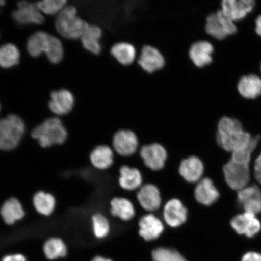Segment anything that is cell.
Listing matches in <instances>:
<instances>
[{"label":"cell","mask_w":261,"mask_h":261,"mask_svg":"<svg viewBox=\"0 0 261 261\" xmlns=\"http://www.w3.org/2000/svg\"><path fill=\"white\" fill-rule=\"evenodd\" d=\"M74 102V96L70 90H55L50 93L48 108L55 115L62 116L69 114L73 110Z\"/></svg>","instance_id":"2e32d148"},{"label":"cell","mask_w":261,"mask_h":261,"mask_svg":"<svg viewBox=\"0 0 261 261\" xmlns=\"http://www.w3.org/2000/svg\"><path fill=\"white\" fill-rule=\"evenodd\" d=\"M260 70H261V66H260Z\"/></svg>","instance_id":"7bdbcfd3"},{"label":"cell","mask_w":261,"mask_h":261,"mask_svg":"<svg viewBox=\"0 0 261 261\" xmlns=\"http://www.w3.org/2000/svg\"><path fill=\"white\" fill-rule=\"evenodd\" d=\"M0 110H1V104H0Z\"/></svg>","instance_id":"b9f144b4"},{"label":"cell","mask_w":261,"mask_h":261,"mask_svg":"<svg viewBox=\"0 0 261 261\" xmlns=\"http://www.w3.org/2000/svg\"><path fill=\"white\" fill-rule=\"evenodd\" d=\"M138 50L136 63L148 74H154L161 71L166 65V59L159 48L151 45H144Z\"/></svg>","instance_id":"52a82bcc"},{"label":"cell","mask_w":261,"mask_h":261,"mask_svg":"<svg viewBox=\"0 0 261 261\" xmlns=\"http://www.w3.org/2000/svg\"><path fill=\"white\" fill-rule=\"evenodd\" d=\"M67 3V0H42L36 5L42 14L53 16L57 15Z\"/></svg>","instance_id":"d6a6232c"},{"label":"cell","mask_w":261,"mask_h":261,"mask_svg":"<svg viewBox=\"0 0 261 261\" xmlns=\"http://www.w3.org/2000/svg\"><path fill=\"white\" fill-rule=\"evenodd\" d=\"M195 197L199 203L206 205L213 204L220 197V192L210 178L200 179L196 186Z\"/></svg>","instance_id":"ffe728a7"},{"label":"cell","mask_w":261,"mask_h":261,"mask_svg":"<svg viewBox=\"0 0 261 261\" xmlns=\"http://www.w3.org/2000/svg\"><path fill=\"white\" fill-rule=\"evenodd\" d=\"M5 5L6 1L5 0H0V8L3 7Z\"/></svg>","instance_id":"60d3db41"},{"label":"cell","mask_w":261,"mask_h":261,"mask_svg":"<svg viewBox=\"0 0 261 261\" xmlns=\"http://www.w3.org/2000/svg\"><path fill=\"white\" fill-rule=\"evenodd\" d=\"M237 202L245 212L256 215L261 213V190L257 185L247 186L238 191Z\"/></svg>","instance_id":"5bb4252c"},{"label":"cell","mask_w":261,"mask_h":261,"mask_svg":"<svg viewBox=\"0 0 261 261\" xmlns=\"http://www.w3.org/2000/svg\"><path fill=\"white\" fill-rule=\"evenodd\" d=\"M255 31L261 37V15L257 16L255 21Z\"/></svg>","instance_id":"f35d334b"},{"label":"cell","mask_w":261,"mask_h":261,"mask_svg":"<svg viewBox=\"0 0 261 261\" xmlns=\"http://www.w3.org/2000/svg\"><path fill=\"white\" fill-rule=\"evenodd\" d=\"M25 132L24 120L15 114L0 119V150L12 151L19 145Z\"/></svg>","instance_id":"5b68a950"},{"label":"cell","mask_w":261,"mask_h":261,"mask_svg":"<svg viewBox=\"0 0 261 261\" xmlns=\"http://www.w3.org/2000/svg\"><path fill=\"white\" fill-rule=\"evenodd\" d=\"M260 139V136H253L252 140L247 145L231 152L232 155L231 159L238 163L249 165L253 152L258 145Z\"/></svg>","instance_id":"1f68e13d"},{"label":"cell","mask_w":261,"mask_h":261,"mask_svg":"<svg viewBox=\"0 0 261 261\" xmlns=\"http://www.w3.org/2000/svg\"><path fill=\"white\" fill-rule=\"evenodd\" d=\"M254 176L257 182L261 185V152L254 161Z\"/></svg>","instance_id":"8d00e7d4"},{"label":"cell","mask_w":261,"mask_h":261,"mask_svg":"<svg viewBox=\"0 0 261 261\" xmlns=\"http://www.w3.org/2000/svg\"><path fill=\"white\" fill-rule=\"evenodd\" d=\"M26 49L33 58L45 54L49 62L54 64L60 63L64 56V45L60 39L44 31L33 34L27 41Z\"/></svg>","instance_id":"7a4b0ae2"},{"label":"cell","mask_w":261,"mask_h":261,"mask_svg":"<svg viewBox=\"0 0 261 261\" xmlns=\"http://www.w3.org/2000/svg\"><path fill=\"white\" fill-rule=\"evenodd\" d=\"M230 225L239 236L249 238L256 237L261 230V223L256 215L245 212L234 217Z\"/></svg>","instance_id":"7c38bea8"},{"label":"cell","mask_w":261,"mask_h":261,"mask_svg":"<svg viewBox=\"0 0 261 261\" xmlns=\"http://www.w3.org/2000/svg\"><path fill=\"white\" fill-rule=\"evenodd\" d=\"M204 31L212 40L223 41L236 34L237 28L236 23L227 17L219 9L207 16Z\"/></svg>","instance_id":"8992f818"},{"label":"cell","mask_w":261,"mask_h":261,"mask_svg":"<svg viewBox=\"0 0 261 261\" xmlns=\"http://www.w3.org/2000/svg\"><path fill=\"white\" fill-rule=\"evenodd\" d=\"M237 89L240 95L244 98L256 99L261 95V79L254 74L241 77L238 81Z\"/></svg>","instance_id":"d4e9b609"},{"label":"cell","mask_w":261,"mask_h":261,"mask_svg":"<svg viewBox=\"0 0 261 261\" xmlns=\"http://www.w3.org/2000/svg\"><path fill=\"white\" fill-rule=\"evenodd\" d=\"M119 182L120 187L125 190H136L142 185L141 173L138 169L123 166L120 169Z\"/></svg>","instance_id":"4316f807"},{"label":"cell","mask_w":261,"mask_h":261,"mask_svg":"<svg viewBox=\"0 0 261 261\" xmlns=\"http://www.w3.org/2000/svg\"><path fill=\"white\" fill-rule=\"evenodd\" d=\"M215 46L208 40L195 41L189 49L188 55L192 64L197 68H204L213 63Z\"/></svg>","instance_id":"30bf717a"},{"label":"cell","mask_w":261,"mask_h":261,"mask_svg":"<svg viewBox=\"0 0 261 261\" xmlns=\"http://www.w3.org/2000/svg\"><path fill=\"white\" fill-rule=\"evenodd\" d=\"M103 30L100 25L88 23L80 40L83 47L89 53L98 56L103 50L102 39Z\"/></svg>","instance_id":"e0dca14e"},{"label":"cell","mask_w":261,"mask_h":261,"mask_svg":"<svg viewBox=\"0 0 261 261\" xmlns=\"http://www.w3.org/2000/svg\"><path fill=\"white\" fill-rule=\"evenodd\" d=\"M2 261H27L25 257L21 254H8L3 257Z\"/></svg>","instance_id":"74e56055"},{"label":"cell","mask_w":261,"mask_h":261,"mask_svg":"<svg viewBox=\"0 0 261 261\" xmlns=\"http://www.w3.org/2000/svg\"><path fill=\"white\" fill-rule=\"evenodd\" d=\"M255 7L253 0H223L220 3V9L231 21L242 20Z\"/></svg>","instance_id":"4fadbf2b"},{"label":"cell","mask_w":261,"mask_h":261,"mask_svg":"<svg viewBox=\"0 0 261 261\" xmlns=\"http://www.w3.org/2000/svg\"><path fill=\"white\" fill-rule=\"evenodd\" d=\"M137 198L140 205L147 211H154L161 207V192L154 185L147 184L143 186L138 192Z\"/></svg>","instance_id":"44dd1931"},{"label":"cell","mask_w":261,"mask_h":261,"mask_svg":"<svg viewBox=\"0 0 261 261\" xmlns=\"http://www.w3.org/2000/svg\"><path fill=\"white\" fill-rule=\"evenodd\" d=\"M43 250L45 256L50 260H55L67 255V247L64 241L60 238H49L45 241Z\"/></svg>","instance_id":"4dcf8cb0"},{"label":"cell","mask_w":261,"mask_h":261,"mask_svg":"<svg viewBox=\"0 0 261 261\" xmlns=\"http://www.w3.org/2000/svg\"><path fill=\"white\" fill-rule=\"evenodd\" d=\"M21 53L19 48L12 43H6L0 46V67L9 69L20 63Z\"/></svg>","instance_id":"f1b7e54d"},{"label":"cell","mask_w":261,"mask_h":261,"mask_svg":"<svg viewBox=\"0 0 261 261\" xmlns=\"http://www.w3.org/2000/svg\"><path fill=\"white\" fill-rule=\"evenodd\" d=\"M111 213L123 221H129L135 217V210L132 202L124 198H114L110 203Z\"/></svg>","instance_id":"f546056e"},{"label":"cell","mask_w":261,"mask_h":261,"mask_svg":"<svg viewBox=\"0 0 261 261\" xmlns=\"http://www.w3.org/2000/svg\"><path fill=\"white\" fill-rule=\"evenodd\" d=\"M32 138L37 140L43 148L54 145H63L67 141L68 132L58 117L45 119L31 132Z\"/></svg>","instance_id":"3957f363"},{"label":"cell","mask_w":261,"mask_h":261,"mask_svg":"<svg viewBox=\"0 0 261 261\" xmlns=\"http://www.w3.org/2000/svg\"><path fill=\"white\" fill-rule=\"evenodd\" d=\"M114 150L122 156L135 154L139 146V138L135 132L129 129L117 130L113 136Z\"/></svg>","instance_id":"8fae6325"},{"label":"cell","mask_w":261,"mask_h":261,"mask_svg":"<svg viewBox=\"0 0 261 261\" xmlns=\"http://www.w3.org/2000/svg\"><path fill=\"white\" fill-rule=\"evenodd\" d=\"M140 156L147 167L153 171H159L165 166L167 152L160 143H153L142 147Z\"/></svg>","instance_id":"9a60e30c"},{"label":"cell","mask_w":261,"mask_h":261,"mask_svg":"<svg viewBox=\"0 0 261 261\" xmlns=\"http://www.w3.org/2000/svg\"><path fill=\"white\" fill-rule=\"evenodd\" d=\"M154 261H187L180 253L167 248H158L152 253Z\"/></svg>","instance_id":"e575fe53"},{"label":"cell","mask_w":261,"mask_h":261,"mask_svg":"<svg viewBox=\"0 0 261 261\" xmlns=\"http://www.w3.org/2000/svg\"><path fill=\"white\" fill-rule=\"evenodd\" d=\"M139 234L146 241L155 240L164 231L162 222L153 214H148L140 220Z\"/></svg>","instance_id":"603a6c76"},{"label":"cell","mask_w":261,"mask_h":261,"mask_svg":"<svg viewBox=\"0 0 261 261\" xmlns=\"http://www.w3.org/2000/svg\"><path fill=\"white\" fill-rule=\"evenodd\" d=\"M12 16L15 22L21 25H40L45 20L44 15L39 10L36 3L25 0L17 3Z\"/></svg>","instance_id":"9c48e42d"},{"label":"cell","mask_w":261,"mask_h":261,"mask_svg":"<svg viewBox=\"0 0 261 261\" xmlns=\"http://www.w3.org/2000/svg\"><path fill=\"white\" fill-rule=\"evenodd\" d=\"M25 212L20 201L16 198L6 200L0 208V215L9 226L14 224L25 217Z\"/></svg>","instance_id":"cb8c5ba5"},{"label":"cell","mask_w":261,"mask_h":261,"mask_svg":"<svg viewBox=\"0 0 261 261\" xmlns=\"http://www.w3.org/2000/svg\"><path fill=\"white\" fill-rule=\"evenodd\" d=\"M56 200L54 196L44 191H38L33 197V204L38 214L43 216H50L56 207Z\"/></svg>","instance_id":"83f0119b"},{"label":"cell","mask_w":261,"mask_h":261,"mask_svg":"<svg viewBox=\"0 0 261 261\" xmlns=\"http://www.w3.org/2000/svg\"><path fill=\"white\" fill-rule=\"evenodd\" d=\"M89 22L78 15L77 10L73 5H67L57 15L55 26L62 37L69 40H77Z\"/></svg>","instance_id":"277c9868"},{"label":"cell","mask_w":261,"mask_h":261,"mask_svg":"<svg viewBox=\"0 0 261 261\" xmlns=\"http://www.w3.org/2000/svg\"><path fill=\"white\" fill-rule=\"evenodd\" d=\"M91 164L94 168L105 170L112 166L113 163V152L112 149L107 145L96 146L90 154Z\"/></svg>","instance_id":"484cf974"},{"label":"cell","mask_w":261,"mask_h":261,"mask_svg":"<svg viewBox=\"0 0 261 261\" xmlns=\"http://www.w3.org/2000/svg\"><path fill=\"white\" fill-rule=\"evenodd\" d=\"M241 261H261V253L249 251L243 254Z\"/></svg>","instance_id":"d590c367"},{"label":"cell","mask_w":261,"mask_h":261,"mask_svg":"<svg viewBox=\"0 0 261 261\" xmlns=\"http://www.w3.org/2000/svg\"><path fill=\"white\" fill-rule=\"evenodd\" d=\"M110 54L117 63L122 66L128 67L136 63L138 50L130 42H116L110 48Z\"/></svg>","instance_id":"d6986e66"},{"label":"cell","mask_w":261,"mask_h":261,"mask_svg":"<svg viewBox=\"0 0 261 261\" xmlns=\"http://www.w3.org/2000/svg\"><path fill=\"white\" fill-rule=\"evenodd\" d=\"M92 261H112L109 259H106L102 256H96Z\"/></svg>","instance_id":"ab89813d"},{"label":"cell","mask_w":261,"mask_h":261,"mask_svg":"<svg viewBox=\"0 0 261 261\" xmlns=\"http://www.w3.org/2000/svg\"><path fill=\"white\" fill-rule=\"evenodd\" d=\"M179 172L186 181L191 184L198 182L203 174V163L197 156H189L181 162Z\"/></svg>","instance_id":"7402d4cb"},{"label":"cell","mask_w":261,"mask_h":261,"mask_svg":"<svg viewBox=\"0 0 261 261\" xmlns=\"http://www.w3.org/2000/svg\"><path fill=\"white\" fill-rule=\"evenodd\" d=\"M91 220L94 236L99 239L107 237L110 231V225L107 218L102 214L97 213L93 215Z\"/></svg>","instance_id":"836d02e7"},{"label":"cell","mask_w":261,"mask_h":261,"mask_svg":"<svg viewBox=\"0 0 261 261\" xmlns=\"http://www.w3.org/2000/svg\"><path fill=\"white\" fill-rule=\"evenodd\" d=\"M225 181L231 189L240 191L247 187L250 180L249 165L243 164L230 159L223 167Z\"/></svg>","instance_id":"ba28073f"},{"label":"cell","mask_w":261,"mask_h":261,"mask_svg":"<svg viewBox=\"0 0 261 261\" xmlns=\"http://www.w3.org/2000/svg\"><path fill=\"white\" fill-rule=\"evenodd\" d=\"M163 216L168 226L178 227L184 224L187 220V208L184 206L180 200L172 199L165 204Z\"/></svg>","instance_id":"ac0fdd59"},{"label":"cell","mask_w":261,"mask_h":261,"mask_svg":"<svg viewBox=\"0 0 261 261\" xmlns=\"http://www.w3.org/2000/svg\"><path fill=\"white\" fill-rule=\"evenodd\" d=\"M253 136L233 117L224 116L218 121L216 140L218 145L225 151L233 152L243 148L250 142Z\"/></svg>","instance_id":"6da1fadb"}]
</instances>
